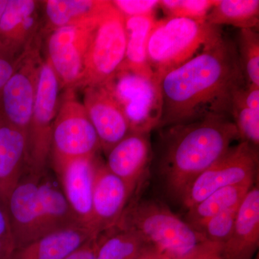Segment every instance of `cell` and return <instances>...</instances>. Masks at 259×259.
Here are the masks:
<instances>
[{"mask_svg":"<svg viewBox=\"0 0 259 259\" xmlns=\"http://www.w3.org/2000/svg\"><path fill=\"white\" fill-rule=\"evenodd\" d=\"M160 83L163 109L157 129L215 116L231 118L235 93L246 85L236 44L223 34Z\"/></svg>","mask_w":259,"mask_h":259,"instance_id":"cell-1","label":"cell"},{"mask_svg":"<svg viewBox=\"0 0 259 259\" xmlns=\"http://www.w3.org/2000/svg\"><path fill=\"white\" fill-rule=\"evenodd\" d=\"M158 130V172L166 193L179 202L193 181L240 140L231 117L222 116Z\"/></svg>","mask_w":259,"mask_h":259,"instance_id":"cell-2","label":"cell"},{"mask_svg":"<svg viewBox=\"0 0 259 259\" xmlns=\"http://www.w3.org/2000/svg\"><path fill=\"white\" fill-rule=\"evenodd\" d=\"M5 209L16 248L79 223L62 190L45 176V171H25Z\"/></svg>","mask_w":259,"mask_h":259,"instance_id":"cell-3","label":"cell"},{"mask_svg":"<svg viewBox=\"0 0 259 259\" xmlns=\"http://www.w3.org/2000/svg\"><path fill=\"white\" fill-rule=\"evenodd\" d=\"M116 225L135 232L164 258L185 256L207 242L185 220L155 199L129 202Z\"/></svg>","mask_w":259,"mask_h":259,"instance_id":"cell-4","label":"cell"},{"mask_svg":"<svg viewBox=\"0 0 259 259\" xmlns=\"http://www.w3.org/2000/svg\"><path fill=\"white\" fill-rule=\"evenodd\" d=\"M220 27L187 18L156 20L149 38L148 62L155 77L165 74L190 61L222 35Z\"/></svg>","mask_w":259,"mask_h":259,"instance_id":"cell-5","label":"cell"},{"mask_svg":"<svg viewBox=\"0 0 259 259\" xmlns=\"http://www.w3.org/2000/svg\"><path fill=\"white\" fill-rule=\"evenodd\" d=\"M125 50V19L110 1L92 30L79 88L110 81L120 71Z\"/></svg>","mask_w":259,"mask_h":259,"instance_id":"cell-6","label":"cell"},{"mask_svg":"<svg viewBox=\"0 0 259 259\" xmlns=\"http://www.w3.org/2000/svg\"><path fill=\"white\" fill-rule=\"evenodd\" d=\"M100 143L95 127L74 90H66L53 126L51 151L56 168L75 158L95 157Z\"/></svg>","mask_w":259,"mask_h":259,"instance_id":"cell-7","label":"cell"},{"mask_svg":"<svg viewBox=\"0 0 259 259\" xmlns=\"http://www.w3.org/2000/svg\"><path fill=\"white\" fill-rule=\"evenodd\" d=\"M61 89L55 71L44 59L27 135L25 171L35 174L45 171L51 154L53 126L60 104Z\"/></svg>","mask_w":259,"mask_h":259,"instance_id":"cell-8","label":"cell"},{"mask_svg":"<svg viewBox=\"0 0 259 259\" xmlns=\"http://www.w3.org/2000/svg\"><path fill=\"white\" fill-rule=\"evenodd\" d=\"M105 84L120 104L131 132L148 134L158 128L163 109L159 80L120 70Z\"/></svg>","mask_w":259,"mask_h":259,"instance_id":"cell-9","label":"cell"},{"mask_svg":"<svg viewBox=\"0 0 259 259\" xmlns=\"http://www.w3.org/2000/svg\"><path fill=\"white\" fill-rule=\"evenodd\" d=\"M258 148L241 141L202 172L186 191L181 203L186 209L193 207L220 189L258 179Z\"/></svg>","mask_w":259,"mask_h":259,"instance_id":"cell-10","label":"cell"},{"mask_svg":"<svg viewBox=\"0 0 259 259\" xmlns=\"http://www.w3.org/2000/svg\"><path fill=\"white\" fill-rule=\"evenodd\" d=\"M41 36L19 58L15 72L0 93V118L28 135L42 61Z\"/></svg>","mask_w":259,"mask_h":259,"instance_id":"cell-11","label":"cell"},{"mask_svg":"<svg viewBox=\"0 0 259 259\" xmlns=\"http://www.w3.org/2000/svg\"><path fill=\"white\" fill-rule=\"evenodd\" d=\"M99 15L88 23L63 27L47 34L46 60L64 90L79 88L89 40Z\"/></svg>","mask_w":259,"mask_h":259,"instance_id":"cell-12","label":"cell"},{"mask_svg":"<svg viewBox=\"0 0 259 259\" xmlns=\"http://www.w3.org/2000/svg\"><path fill=\"white\" fill-rule=\"evenodd\" d=\"M42 2L8 0L0 19V55L18 59L42 33Z\"/></svg>","mask_w":259,"mask_h":259,"instance_id":"cell-13","label":"cell"},{"mask_svg":"<svg viewBox=\"0 0 259 259\" xmlns=\"http://www.w3.org/2000/svg\"><path fill=\"white\" fill-rule=\"evenodd\" d=\"M134 194L123 181L96 160L92 201L94 233L98 235L115 226Z\"/></svg>","mask_w":259,"mask_h":259,"instance_id":"cell-14","label":"cell"},{"mask_svg":"<svg viewBox=\"0 0 259 259\" xmlns=\"http://www.w3.org/2000/svg\"><path fill=\"white\" fill-rule=\"evenodd\" d=\"M83 105L104 152L131 133L120 104L106 84L83 88Z\"/></svg>","mask_w":259,"mask_h":259,"instance_id":"cell-15","label":"cell"},{"mask_svg":"<svg viewBox=\"0 0 259 259\" xmlns=\"http://www.w3.org/2000/svg\"><path fill=\"white\" fill-rule=\"evenodd\" d=\"M95 164L96 158L83 157L70 160L55 168L70 208L79 223L91 231Z\"/></svg>","mask_w":259,"mask_h":259,"instance_id":"cell-16","label":"cell"},{"mask_svg":"<svg viewBox=\"0 0 259 259\" xmlns=\"http://www.w3.org/2000/svg\"><path fill=\"white\" fill-rule=\"evenodd\" d=\"M149 136L130 133L107 153V168L134 193L146 176L152 158Z\"/></svg>","mask_w":259,"mask_h":259,"instance_id":"cell-17","label":"cell"},{"mask_svg":"<svg viewBox=\"0 0 259 259\" xmlns=\"http://www.w3.org/2000/svg\"><path fill=\"white\" fill-rule=\"evenodd\" d=\"M259 245V187L253 184L242 201L231 238L221 247L223 259H253Z\"/></svg>","mask_w":259,"mask_h":259,"instance_id":"cell-18","label":"cell"},{"mask_svg":"<svg viewBox=\"0 0 259 259\" xmlns=\"http://www.w3.org/2000/svg\"><path fill=\"white\" fill-rule=\"evenodd\" d=\"M27 137L0 118V205L8 199L26 169Z\"/></svg>","mask_w":259,"mask_h":259,"instance_id":"cell-19","label":"cell"},{"mask_svg":"<svg viewBox=\"0 0 259 259\" xmlns=\"http://www.w3.org/2000/svg\"><path fill=\"white\" fill-rule=\"evenodd\" d=\"M95 236L90 228L74 223L17 248L12 259H64Z\"/></svg>","mask_w":259,"mask_h":259,"instance_id":"cell-20","label":"cell"},{"mask_svg":"<svg viewBox=\"0 0 259 259\" xmlns=\"http://www.w3.org/2000/svg\"><path fill=\"white\" fill-rule=\"evenodd\" d=\"M107 0H46L42 1V33L69 25L88 23L106 8Z\"/></svg>","mask_w":259,"mask_h":259,"instance_id":"cell-21","label":"cell"},{"mask_svg":"<svg viewBox=\"0 0 259 259\" xmlns=\"http://www.w3.org/2000/svg\"><path fill=\"white\" fill-rule=\"evenodd\" d=\"M125 19L126 50L120 70H127L145 76H153L148 62V38L154 25V15Z\"/></svg>","mask_w":259,"mask_h":259,"instance_id":"cell-22","label":"cell"},{"mask_svg":"<svg viewBox=\"0 0 259 259\" xmlns=\"http://www.w3.org/2000/svg\"><path fill=\"white\" fill-rule=\"evenodd\" d=\"M255 181L220 189L209 194L203 200L187 209L185 221L197 230L209 218L227 209L240 205Z\"/></svg>","mask_w":259,"mask_h":259,"instance_id":"cell-23","label":"cell"},{"mask_svg":"<svg viewBox=\"0 0 259 259\" xmlns=\"http://www.w3.org/2000/svg\"><path fill=\"white\" fill-rule=\"evenodd\" d=\"M149 247L135 232L115 225L97 235V259H137Z\"/></svg>","mask_w":259,"mask_h":259,"instance_id":"cell-24","label":"cell"},{"mask_svg":"<svg viewBox=\"0 0 259 259\" xmlns=\"http://www.w3.org/2000/svg\"><path fill=\"white\" fill-rule=\"evenodd\" d=\"M206 23L213 26L232 25L242 29L258 28V0H219L209 12Z\"/></svg>","mask_w":259,"mask_h":259,"instance_id":"cell-25","label":"cell"},{"mask_svg":"<svg viewBox=\"0 0 259 259\" xmlns=\"http://www.w3.org/2000/svg\"><path fill=\"white\" fill-rule=\"evenodd\" d=\"M236 47L247 85L259 88V34L255 29L240 30Z\"/></svg>","mask_w":259,"mask_h":259,"instance_id":"cell-26","label":"cell"},{"mask_svg":"<svg viewBox=\"0 0 259 259\" xmlns=\"http://www.w3.org/2000/svg\"><path fill=\"white\" fill-rule=\"evenodd\" d=\"M237 92L232 101V120L236 125L241 141L248 143L258 148L259 110H254L245 105Z\"/></svg>","mask_w":259,"mask_h":259,"instance_id":"cell-27","label":"cell"},{"mask_svg":"<svg viewBox=\"0 0 259 259\" xmlns=\"http://www.w3.org/2000/svg\"><path fill=\"white\" fill-rule=\"evenodd\" d=\"M215 3V0H162L159 8L166 18H187L204 23Z\"/></svg>","mask_w":259,"mask_h":259,"instance_id":"cell-28","label":"cell"},{"mask_svg":"<svg viewBox=\"0 0 259 259\" xmlns=\"http://www.w3.org/2000/svg\"><path fill=\"white\" fill-rule=\"evenodd\" d=\"M233 207L209 218L197 230L206 241L224 245L231 238L238 207Z\"/></svg>","mask_w":259,"mask_h":259,"instance_id":"cell-29","label":"cell"},{"mask_svg":"<svg viewBox=\"0 0 259 259\" xmlns=\"http://www.w3.org/2000/svg\"><path fill=\"white\" fill-rule=\"evenodd\" d=\"M111 3L124 18L154 15L159 8L158 0H113Z\"/></svg>","mask_w":259,"mask_h":259,"instance_id":"cell-30","label":"cell"},{"mask_svg":"<svg viewBox=\"0 0 259 259\" xmlns=\"http://www.w3.org/2000/svg\"><path fill=\"white\" fill-rule=\"evenodd\" d=\"M16 245L6 209L0 205V259H12Z\"/></svg>","mask_w":259,"mask_h":259,"instance_id":"cell-31","label":"cell"},{"mask_svg":"<svg viewBox=\"0 0 259 259\" xmlns=\"http://www.w3.org/2000/svg\"><path fill=\"white\" fill-rule=\"evenodd\" d=\"M221 247H222L221 245L207 241L185 256L175 258H161V259H217L221 255Z\"/></svg>","mask_w":259,"mask_h":259,"instance_id":"cell-32","label":"cell"},{"mask_svg":"<svg viewBox=\"0 0 259 259\" xmlns=\"http://www.w3.org/2000/svg\"><path fill=\"white\" fill-rule=\"evenodd\" d=\"M97 236L92 237L64 259H97Z\"/></svg>","mask_w":259,"mask_h":259,"instance_id":"cell-33","label":"cell"},{"mask_svg":"<svg viewBox=\"0 0 259 259\" xmlns=\"http://www.w3.org/2000/svg\"><path fill=\"white\" fill-rule=\"evenodd\" d=\"M19 59H14L0 55V93L15 72Z\"/></svg>","mask_w":259,"mask_h":259,"instance_id":"cell-34","label":"cell"},{"mask_svg":"<svg viewBox=\"0 0 259 259\" xmlns=\"http://www.w3.org/2000/svg\"><path fill=\"white\" fill-rule=\"evenodd\" d=\"M162 257L153 248L149 247L137 259H161Z\"/></svg>","mask_w":259,"mask_h":259,"instance_id":"cell-35","label":"cell"},{"mask_svg":"<svg viewBox=\"0 0 259 259\" xmlns=\"http://www.w3.org/2000/svg\"><path fill=\"white\" fill-rule=\"evenodd\" d=\"M8 3V0H0V19H1L5 9H6Z\"/></svg>","mask_w":259,"mask_h":259,"instance_id":"cell-36","label":"cell"},{"mask_svg":"<svg viewBox=\"0 0 259 259\" xmlns=\"http://www.w3.org/2000/svg\"><path fill=\"white\" fill-rule=\"evenodd\" d=\"M217 259H223V258H221V255H220V256H219V257H218V258Z\"/></svg>","mask_w":259,"mask_h":259,"instance_id":"cell-37","label":"cell"},{"mask_svg":"<svg viewBox=\"0 0 259 259\" xmlns=\"http://www.w3.org/2000/svg\"><path fill=\"white\" fill-rule=\"evenodd\" d=\"M255 259H258V256L257 255V258H255Z\"/></svg>","mask_w":259,"mask_h":259,"instance_id":"cell-38","label":"cell"}]
</instances>
